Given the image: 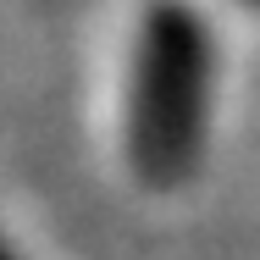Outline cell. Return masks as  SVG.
Segmentation results:
<instances>
[{
  "label": "cell",
  "instance_id": "6da1fadb",
  "mask_svg": "<svg viewBox=\"0 0 260 260\" xmlns=\"http://www.w3.org/2000/svg\"><path fill=\"white\" fill-rule=\"evenodd\" d=\"M210 89H216V39L194 0H150L127 55V105H122V155L127 172L172 194L183 188L210 133Z\"/></svg>",
  "mask_w": 260,
  "mask_h": 260
},
{
  "label": "cell",
  "instance_id": "7a4b0ae2",
  "mask_svg": "<svg viewBox=\"0 0 260 260\" xmlns=\"http://www.w3.org/2000/svg\"><path fill=\"white\" fill-rule=\"evenodd\" d=\"M0 260H28V255H22V249H17V244H11L6 233H0Z\"/></svg>",
  "mask_w": 260,
  "mask_h": 260
},
{
  "label": "cell",
  "instance_id": "3957f363",
  "mask_svg": "<svg viewBox=\"0 0 260 260\" xmlns=\"http://www.w3.org/2000/svg\"><path fill=\"white\" fill-rule=\"evenodd\" d=\"M244 6H260V0H244Z\"/></svg>",
  "mask_w": 260,
  "mask_h": 260
}]
</instances>
